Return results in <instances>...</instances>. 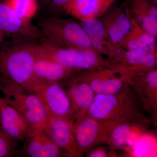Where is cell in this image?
Returning <instances> with one entry per match:
<instances>
[{
  "mask_svg": "<svg viewBox=\"0 0 157 157\" xmlns=\"http://www.w3.org/2000/svg\"><path fill=\"white\" fill-rule=\"evenodd\" d=\"M38 43L11 39L0 44V73L33 93L43 82L34 72Z\"/></svg>",
  "mask_w": 157,
  "mask_h": 157,
  "instance_id": "obj_1",
  "label": "cell"
},
{
  "mask_svg": "<svg viewBox=\"0 0 157 157\" xmlns=\"http://www.w3.org/2000/svg\"><path fill=\"white\" fill-rule=\"evenodd\" d=\"M139 96L130 83L117 94H95L86 115L116 125L122 122L146 117Z\"/></svg>",
  "mask_w": 157,
  "mask_h": 157,
  "instance_id": "obj_2",
  "label": "cell"
},
{
  "mask_svg": "<svg viewBox=\"0 0 157 157\" xmlns=\"http://www.w3.org/2000/svg\"><path fill=\"white\" fill-rule=\"evenodd\" d=\"M42 42L59 48L93 49L87 34L73 19L55 16L42 17L38 23Z\"/></svg>",
  "mask_w": 157,
  "mask_h": 157,
  "instance_id": "obj_3",
  "label": "cell"
},
{
  "mask_svg": "<svg viewBox=\"0 0 157 157\" xmlns=\"http://www.w3.org/2000/svg\"><path fill=\"white\" fill-rule=\"evenodd\" d=\"M1 91L6 102L25 118L32 130L44 131L48 114L36 94L25 90L6 77Z\"/></svg>",
  "mask_w": 157,
  "mask_h": 157,
  "instance_id": "obj_4",
  "label": "cell"
},
{
  "mask_svg": "<svg viewBox=\"0 0 157 157\" xmlns=\"http://www.w3.org/2000/svg\"><path fill=\"white\" fill-rule=\"evenodd\" d=\"M36 53L77 72L94 70L113 64L93 49L59 48L43 42L37 44Z\"/></svg>",
  "mask_w": 157,
  "mask_h": 157,
  "instance_id": "obj_5",
  "label": "cell"
},
{
  "mask_svg": "<svg viewBox=\"0 0 157 157\" xmlns=\"http://www.w3.org/2000/svg\"><path fill=\"white\" fill-rule=\"evenodd\" d=\"M78 74L96 94H117L130 83L126 73L113 64L94 70L80 71Z\"/></svg>",
  "mask_w": 157,
  "mask_h": 157,
  "instance_id": "obj_6",
  "label": "cell"
},
{
  "mask_svg": "<svg viewBox=\"0 0 157 157\" xmlns=\"http://www.w3.org/2000/svg\"><path fill=\"white\" fill-rule=\"evenodd\" d=\"M114 124L86 115L75 124L74 132L80 156L96 145L107 141Z\"/></svg>",
  "mask_w": 157,
  "mask_h": 157,
  "instance_id": "obj_7",
  "label": "cell"
},
{
  "mask_svg": "<svg viewBox=\"0 0 157 157\" xmlns=\"http://www.w3.org/2000/svg\"><path fill=\"white\" fill-rule=\"evenodd\" d=\"M107 56L128 75L157 68V51L126 50L118 47L109 51Z\"/></svg>",
  "mask_w": 157,
  "mask_h": 157,
  "instance_id": "obj_8",
  "label": "cell"
},
{
  "mask_svg": "<svg viewBox=\"0 0 157 157\" xmlns=\"http://www.w3.org/2000/svg\"><path fill=\"white\" fill-rule=\"evenodd\" d=\"M0 31L5 36L40 43L42 36L38 26L22 19L5 2L0 0Z\"/></svg>",
  "mask_w": 157,
  "mask_h": 157,
  "instance_id": "obj_9",
  "label": "cell"
},
{
  "mask_svg": "<svg viewBox=\"0 0 157 157\" xmlns=\"http://www.w3.org/2000/svg\"><path fill=\"white\" fill-rule=\"evenodd\" d=\"M35 94L41 100L48 115L73 121L70 98L59 82H43Z\"/></svg>",
  "mask_w": 157,
  "mask_h": 157,
  "instance_id": "obj_10",
  "label": "cell"
},
{
  "mask_svg": "<svg viewBox=\"0 0 157 157\" xmlns=\"http://www.w3.org/2000/svg\"><path fill=\"white\" fill-rule=\"evenodd\" d=\"M153 123L146 117L117 124L109 133L106 143L113 148L130 151L136 140Z\"/></svg>",
  "mask_w": 157,
  "mask_h": 157,
  "instance_id": "obj_11",
  "label": "cell"
},
{
  "mask_svg": "<svg viewBox=\"0 0 157 157\" xmlns=\"http://www.w3.org/2000/svg\"><path fill=\"white\" fill-rule=\"evenodd\" d=\"M74 126L72 120L48 115L44 131L61 150L64 156L80 157Z\"/></svg>",
  "mask_w": 157,
  "mask_h": 157,
  "instance_id": "obj_12",
  "label": "cell"
},
{
  "mask_svg": "<svg viewBox=\"0 0 157 157\" xmlns=\"http://www.w3.org/2000/svg\"><path fill=\"white\" fill-rule=\"evenodd\" d=\"M128 76L129 82L139 96L144 110L151 115V119L155 122L157 117V68Z\"/></svg>",
  "mask_w": 157,
  "mask_h": 157,
  "instance_id": "obj_13",
  "label": "cell"
},
{
  "mask_svg": "<svg viewBox=\"0 0 157 157\" xmlns=\"http://www.w3.org/2000/svg\"><path fill=\"white\" fill-rule=\"evenodd\" d=\"M78 73L69 78L66 90L71 102V118L75 124L87 114L96 94Z\"/></svg>",
  "mask_w": 157,
  "mask_h": 157,
  "instance_id": "obj_14",
  "label": "cell"
},
{
  "mask_svg": "<svg viewBox=\"0 0 157 157\" xmlns=\"http://www.w3.org/2000/svg\"><path fill=\"white\" fill-rule=\"evenodd\" d=\"M101 17L109 44V52L121 47V43L131 29V21L127 11L118 7L110 8Z\"/></svg>",
  "mask_w": 157,
  "mask_h": 157,
  "instance_id": "obj_15",
  "label": "cell"
},
{
  "mask_svg": "<svg viewBox=\"0 0 157 157\" xmlns=\"http://www.w3.org/2000/svg\"><path fill=\"white\" fill-rule=\"evenodd\" d=\"M0 127L14 140L26 139L32 130L25 118L8 104L3 97L0 101Z\"/></svg>",
  "mask_w": 157,
  "mask_h": 157,
  "instance_id": "obj_16",
  "label": "cell"
},
{
  "mask_svg": "<svg viewBox=\"0 0 157 157\" xmlns=\"http://www.w3.org/2000/svg\"><path fill=\"white\" fill-rule=\"evenodd\" d=\"M125 10L143 29L157 37V6L147 0H126Z\"/></svg>",
  "mask_w": 157,
  "mask_h": 157,
  "instance_id": "obj_17",
  "label": "cell"
},
{
  "mask_svg": "<svg viewBox=\"0 0 157 157\" xmlns=\"http://www.w3.org/2000/svg\"><path fill=\"white\" fill-rule=\"evenodd\" d=\"M24 148L25 155L31 157L64 156L63 151L43 130H31Z\"/></svg>",
  "mask_w": 157,
  "mask_h": 157,
  "instance_id": "obj_18",
  "label": "cell"
},
{
  "mask_svg": "<svg viewBox=\"0 0 157 157\" xmlns=\"http://www.w3.org/2000/svg\"><path fill=\"white\" fill-rule=\"evenodd\" d=\"M118 0H72L66 10L78 20L100 18Z\"/></svg>",
  "mask_w": 157,
  "mask_h": 157,
  "instance_id": "obj_19",
  "label": "cell"
},
{
  "mask_svg": "<svg viewBox=\"0 0 157 157\" xmlns=\"http://www.w3.org/2000/svg\"><path fill=\"white\" fill-rule=\"evenodd\" d=\"M36 55L34 72L37 78L47 82L69 79L78 72L71 70L47 58Z\"/></svg>",
  "mask_w": 157,
  "mask_h": 157,
  "instance_id": "obj_20",
  "label": "cell"
},
{
  "mask_svg": "<svg viewBox=\"0 0 157 157\" xmlns=\"http://www.w3.org/2000/svg\"><path fill=\"white\" fill-rule=\"evenodd\" d=\"M131 21L130 31L123 40L120 47L126 50H157V38L143 29L128 14Z\"/></svg>",
  "mask_w": 157,
  "mask_h": 157,
  "instance_id": "obj_21",
  "label": "cell"
},
{
  "mask_svg": "<svg viewBox=\"0 0 157 157\" xmlns=\"http://www.w3.org/2000/svg\"><path fill=\"white\" fill-rule=\"evenodd\" d=\"M79 21L89 38L93 50L101 55L107 56L109 44L104 25L100 18H86Z\"/></svg>",
  "mask_w": 157,
  "mask_h": 157,
  "instance_id": "obj_22",
  "label": "cell"
},
{
  "mask_svg": "<svg viewBox=\"0 0 157 157\" xmlns=\"http://www.w3.org/2000/svg\"><path fill=\"white\" fill-rule=\"evenodd\" d=\"M22 19L30 21L36 14L39 8L37 0H4Z\"/></svg>",
  "mask_w": 157,
  "mask_h": 157,
  "instance_id": "obj_23",
  "label": "cell"
},
{
  "mask_svg": "<svg viewBox=\"0 0 157 157\" xmlns=\"http://www.w3.org/2000/svg\"><path fill=\"white\" fill-rule=\"evenodd\" d=\"M148 134L144 133L140 136L133 144L130 153L134 156L148 157L155 155L156 144L155 138Z\"/></svg>",
  "mask_w": 157,
  "mask_h": 157,
  "instance_id": "obj_24",
  "label": "cell"
},
{
  "mask_svg": "<svg viewBox=\"0 0 157 157\" xmlns=\"http://www.w3.org/2000/svg\"><path fill=\"white\" fill-rule=\"evenodd\" d=\"M13 140L2 130H0V157L11 155L14 149Z\"/></svg>",
  "mask_w": 157,
  "mask_h": 157,
  "instance_id": "obj_25",
  "label": "cell"
},
{
  "mask_svg": "<svg viewBox=\"0 0 157 157\" xmlns=\"http://www.w3.org/2000/svg\"><path fill=\"white\" fill-rule=\"evenodd\" d=\"M72 0H52L48 6L49 11L52 14L66 12V10Z\"/></svg>",
  "mask_w": 157,
  "mask_h": 157,
  "instance_id": "obj_26",
  "label": "cell"
},
{
  "mask_svg": "<svg viewBox=\"0 0 157 157\" xmlns=\"http://www.w3.org/2000/svg\"><path fill=\"white\" fill-rule=\"evenodd\" d=\"M91 151L88 152L87 156L90 157H106L109 156L106 149L99 147L94 149L90 150Z\"/></svg>",
  "mask_w": 157,
  "mask_h": 157,
  "instance_id": "obj_27",
  "label": "cell"
},
{
  "mask_svg": "<svg viewBox=\"0 0 157 157\" xmlns=\"http://www.w3.org/2000/svg\"><path fill=\"white\" fill-rule=\"evenodd\" d=\"M38 3L39 2L42 6H48L49 5L52 0H37Z\"/></svg>",
  "mask_w": 157,
  "mask_h": 157,
  "instance_id": "obj_28",
  "label": "cell"
},
{
  "mask_svg": "<svg viewBox=\"0 0 157 157\" xmlns=\"http://www.w3.org/2000/svg\"><path fill=\"white\" fill-rule=\"evenodd\" d=\"M4 76L0 73V90L2 86L3 82H4Z\"/></svg>",
  "mask_w": 157,
  "mask_h": 157,
  "instance_id": "obj_29",
  "label": "cell"
},
{
  "mask_svg": "<svg viewBox=\"0 0 157 157\" xmlns=\"http://www.w3.org/2000/svg\"><path fill=\"white\" fill-rule=\"evenodd\" d=\"M5 36L3 33L0 31V44L4 41Z\"/></svg>",
  "mask_w": 157,
  "mask_h": 157,
  "instance_id": "obj_30",
  "label": "cell"
},
{
  "mask_svg": "<svg viewBox=\"0 0 157 157\" xmlns=\"http://www.w3.org/2000/svg\"><path fill=\"white\" fill-rule=\"evenodd\" d=\"M149 2L155 6H157V0H147Z\"/></svg>",
  "mask_w": 157,
  "mask_h": 157,
  "instance_id": "obj_31",
  "label": "cell"
},
{
  "mask_svg": "<svg viewBox=\"0 0 157 157\" xmlns=\"http://www.w3.org/2000/svg\"><path fill=\"white\" fill-rule=\"evenodd\" d=\"M1 97H0V101H1Z\"/></svg>",
  "mask_w": 157,
  "mask_h": 157,
  "instance_id": "obj_32",
  "label": "cell"
}]
</instances>
